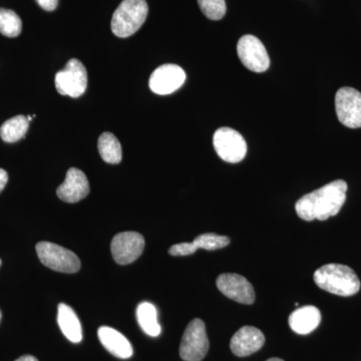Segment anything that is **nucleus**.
I'll use <instances>...</instances> for the list:
<instances>
[{
  "mask_svg": "<svg viewBox=\"0 0 361 361\" xmlns=\"http://www.w3.org/2000/svg\"><path fill=\"white\" fill-rule=\"evenodd\" d=\"M265 343V336L260 329L244 326L233 336L230 348L235 355L245 357L257 353Z\"/></svg>",
  "mask_w": 361,
  "mask_h": 361,
  "instance_id": "obj_14",
  "label": "nucleus"
},
{
  "mask_svg": "<svg viewBox=\"0 0 361 361\" xmlns=\"http://www.w3.org/2000/svg\"><path fill=\"white\" fill-rule=\"evenodd\" d=\"M90 193L87 176L77 168H71L66 173L65 182L56 190L59 198L66 203H77Z\"/></svg>",
  "mask_w": 361,
  "mask_h": 361,
  "instance_id": "obj_13",
  "label": "nucleus"
},
{
  "mask_svg": "<svg viewBox=\"0 0 361 361\" xmlns=\"http://www.w3.org/2000/svg\"><path fill=\"white\" fill-rule=\"evenodd\" d=\"M1 311H0V322H1Z\"/></svg>",
  "mask_w": 361,
  "mask_h": 361,
  "instance_id": "obj_31",
  "label": "nucleus"
},
{
  "mask_svg": "<svg viewBox=\"0 0 361 361\" xmlns=\"http://www.w3.org/2000/svg\"><path fill=\"white\" fill-rule=\"evenodd\" d=\"M288 322L294 332L300 336H306L319 326L322 313L315 306H303L291 313Z\"/></svg>",
  "mask_w": 361,
  "mask_h": 361,
  "instance_id": "obj_16",
  "label": "nucleus"
},
{
  "mask_svg": "<svg viewBox=\"0 0 361 361\" xmlns=\"http://www.w3.org/2000/svg\"><path fill=\"white\" fill-rule=\"evenodd\" d=\"M99 155L109 164H118L122 161V146L111 133H104L99 135L97 142Z\"/></svg>",
  "mask_w": 361,
  "mask_h": 361,
  "instance_id": "obj_19",
  "label": "nucleus"
},
{
  "mask_svg": "<svg viewBox=\"0 0 361 361\" xmlns=\"http://www.w3.org/2000/svg\"><path fill=\"white\" fill-rule=\"evenodd\" d=\"M213 144L218 156L227 163H239L246 157L245 140L240 133L231 128H220L216 130Z\"/></svg>",
  "mask_w": 361,
  "mask_h": 361,
  "instance_id": "obj_7",
  "label": "nucleus"
},
{
  "mask_svg": "<svg viewBox=\"0 0 361 361\" xmlns=\"http://www.w3.org/2000/svg\"><path fill=\"white\" fill-rule=\"evenodd\" d=\"M0 266H1V260H0Z\"/></svg>",
  "mask_w": 361,
  "mask_h": 361,
  "instance_id": "obj_32",
  "label": "nucleus"
},
{
  "mask_svg": "<svg viewBox=\"0 0 361 361\" xmlns=\"http://www.w3.org/2000/svg\"><path fill=\"white\" fill-rule=\"evenodd\" d=\"M26 118H27L28 122H30V121H32L33 116H26Z\"/></svg>",
  "mask_w": 361,
  "mask_h": 361,
  "instance_id": "obj_29",
  "label": "nucleus"
},
{
  "mask_svg": "<svg viewBox=\"0 0 361 361\" xmlns=\"http://www.w3.org/2000/svg\"><path fill=\"white\" fill-rule=\"evenodd\" d=\"M313 278L319 288L336 295L353 296L360 289V278L346 265H323L315 271Z\"/></svg>",
  "mask_w": 361,
  "mask_h": 361,
  "instance_id": "obj_2",
  "label": "nucleus"
},
{
  "mask_svg": "<svg viewBox=\"0 0 361 361\" xmlns=\"http://www.w3.org/2000/svg\"><path fill=\"white\" fill-rule=\"evenodd\" d=\"M145 239L137 232H122L111 240V252L118 264L127 265L142 255Z\"/></svg>",
  "mask_w": 361,
  "mask_h": 361,
  "instance_id": "obj_10",
  "label": "nucleus"
},
{
  "mask_svg": "<svg viewBox=\"0 0 361 361\" xmlns=\"http://www.w3.org/2000/svg\"><path fill=\"white\" fill-rule=\"evenodd\" d=\"M27 118L25 116H16L7 120L0 128V137L6 142H16L23 139L28 130Z\"/></svg>",
  "mask_w": 361,
  "mask_h": 361,
  "instance_id": "obj_20",
  "label": "nucleus"
},
{
  "mask_svg": "<svg viewBox=\"0 0 361 361\" xmlns=\"http://www.w3.org/2000/svg\"><path fill=\"white\" fill-rule=\"evenodd\" d=\"M58 323L61 332L68 341L78 343L82 339V325L75 311L65 303H61L58 308Z\"/></svg>",
  "mask_w": 361,
  "mask_h": 361,
  "instance_id": "obj_17",
  "label": "nucleus"
},
{
  "mask_svg": "<svg viewBox=\"0 0 361 361\" xmlns=\"http://www.w3.org/2000/svg\"><path fill=\"white\" fill-rule=\"evenodd\" d=\"M241 63L254 73H264L269 68L270 59L264 44L254 35H243L237 44Z\"/></svg>",
  "mask_w": 361,
  "mask_h": 361,
  "instance_id": "obj_9",
  "label": "nucleus"
},
{
  "mask_svg": "<svg viewBox=\"0 0 361 361\" xmlns=\"http://www.w3.org/2000/svg\"><path fill=\"white\" fill-rule=\"evenodd\" d=\"M37 253L40 262L61 273H75L80 269V261L73 251L51 242H39Z\"/></svg>",
  "mask_w": 361,
  "mask_h": 361,
  "instance_id": "obj_4",
  "label": "nucleus"
},
{
  "mask_svg": "<svg viewBox=\"0 0 361 361\" xmlns=\"http://www.w3.org/2000/svg\"><path fill=\"white\" fill-rule=\"evenodd\" d=\"M97 336L104 348L116 357L127 360L134 353L130 342L121 332L116 331L111 327H99L97 330Z\"/></svg>",
  "mask_w": 361,
  "mask_h": 361,
  "instance_id": "obj_15",
  "label": "nucleus"
},
{
  "mask_svg": "<svg viewBox=\"0 0 361 361\" xmlns=\"http://www.w3.org/2000/svg\"><path fill=\"white\" fill-rule=\"evenodd\" d=\"M198 250L194 242H185V243L176 244L169 249V254L172 256L192 255Z\"/></svg>",
  "mask_w": 361,
  "mask_h": 361,
  "instance_id": "obj_24",
  "label": "nucleus"
},
{
  "mask_svg": "<svg viewBox=\"0 0 361 361\" xmlns=\"http://www.w3.org/2000/svg\"><path fill=\"white\" fill-rule=\"evenodd\" d=\"M202 13L211 20H220L224 18L227 7L225 0H198Z\"/></svg>",
  "mask_w": 361,
  "mask_h": 361,
  "instance_id": "obj_23",
  "label": "nucleus"
},
{
  "mask_svg": "<svg viewBox=\"0 0 361 361\" xmlns=\"http://www.w3.org/2000/svg\"><path fill=\"white\" fill-rule=\"evenodd\" d=\"M16 361H39L37 357L32 355H23L20 356V358H18Z\"/></svg>",
  "mask_w": 361,
  "mask_h": 361,
  "instance_id": "obj_27",
  "label": "nucleus"
},
{
  "mask_svg": "<svg viewBox=\"0 0 361 361\" xmlns=\"http://www.w3.org/2000/svg\"><path fill=\"white\" fill-rule=\"evenodd\" d=\"M149 6L146 0H123L111 18V32L118 37H129L146 21Z\"/></svg>",
  "mask_w": 361,
  "mask_h": 361,
  "instance_id": "obj_3",
  "label": "nucleus"
},
{
  "mask_svg": "<svg viewBox=\"0 0 361 361\" xmlns=\"http://www.w3.org/2000/svg\"><path fill=\"white\" fill-rule=\"evenodd\" d=\"M42 8L47 11H52L58 7L59 0H37Z\"/></svg>",
  "mask_w": 361,
  "mask_h": 361,
  "instance_id": "obj_25",
  "label": "nucleus"
},
{
  "mask_svg": "<svg viewBox=\"0 0 361 361\" xmlns=\"http://www.w3.org/2000/svg\"><path fill=\"white\" fill-rule=\"evenodd\" d=\"M193 242L198 249L214 251L229 245L230 238L227 236L214 234V233H205L197 237Z\"/></svg>",
  "mask_w": 361,
  "mask_h": 361,
  "instance_id": "obj_22",
  "label": "nucleus"
},
{
  "mask_svg": "<svg viewBox=\"0 0 361 361\" xmlns=\"http://www.w3.org/2000/svg\"><path fill=\"white\" fill-rule=\"evenodd\" d=\"M54 82L56 90L63 96H82L87 87V71L82 61L71 59L66 68L56 73Z\"/></svg>",
  "mask_w": 361,
  "mask_h": 361,
  "instance_id": "obj_6",
  "label": "nucleus"
},
{
  "mask_svg": "<svg viewBox=\"0 0 361 361\" xmlns=\"http://www.w3.org/2000/svg\"><path fill=\"white\" fill-rule=\"evenodd\" d=\"M23 30L20 16L11 9L0 8V33L7 37H16Z\"/></svg>",
  "mask_w": 361,
  "mask_h": 361,
  "instance_id": "obj_21",
  "label": "nucleus"
},
{
  "mask_svg": "<svg viewBox=\"0 0 361 361\" xmlns=\"http://www.w3.org/2000/svg\"><path fill=\"white\" fill-rule=\"evenodd\" d=\"M209 350L205 323L203 320H192L188 324L180 345V356L185 361H201Z\"/></svg>",
  "mask_w": 361,
  "mask_h": 361,
  "instance_id": "obj_5",
  "label": "nucleus"
},
{
  "mask_svg": "<svg viewBox=\"0 0 361 361\" xmlns=\"http://www.w3.org/2000/svg\"><path fill=\"white\" fill-rule=\"evenodd\" d=\"M267 361H284V360H280V358L274 357V358H270V360H268Z\"/></svg>",
  "mask_w": 361,
  "mask_h": 361,
  "instance_id": "obj_28",
  "label": "nucleus"
},
{
  "mask_svg": "<svg viewBox=\"0 0 361 361\" xmlns=\"http://www.w3.org/2000/svg\"><path fill=\"white\" fill-rule=\"evenodd\" d=\"M336 111L342 125L349 129L361 128V92L349 87L337 90Z\"/></svg>",
  "mask_w": 361,
  "mask_h": 361,
  "instance_id": "obj_8",
  "label": "nucleus"
},
{
  "mask_svg": "<svg viewBox=\"0 0 361 361\" xmlns=\"http://www.w3.org/2000/svg\"><path fill=\"white\" fill-rule=\"evenodd\" d=\"M294 305H295V306H296V307H298V306H299V303H298V302H296L295 304H294Z\"/></svg>",
  "mask_w": 361,
  "mask_h": 361,
  "instance_id": "obj_30",
  "label": "nucleus"
},
{
  "mask_svg": "<svg viewBox=\"0 0 361 361\" xmlns=\"http://www.w3.org/2000/svg\"><path fill=\"white\" fill-rule=\"evenodd\" d=\"M7 182H8V175L4 169H0V192L6 188Z\"/></svg>",
  "mask_w": 361,
  "mask_h": 361,
  "instance_id": "obj_26",
  "label": "nucleus"
},
{
  "mask_svg": "<svg viewBox=\"0 0 361 361\" xmlns=\"http://www.w3.org/2000/svg\"><path fill=\"white\" fill-rule=\"evenodd\" d=\"M348 183L336 180L304 195L295 204L297 215L304 221H325L337 215L346 200Z\"/></svg>",
  "mask_w": 361,
  "mask_h": 361,
  "instance_id": "obj_1",
  "label": "nucleus"
},
{
  "mask_svg": "<svg viewBox=\"0 0 361 361\" xmlns=\"http://www.w3.org/2000/svg\"><path fill=\"white\" fill-rule=\"evenodd\" d=\"M137 319L145 334L152 337L160 336L161 326L158 322V312L153 304L140 303L137 308Z\"/></svg>",
  "mask_w": 361,
  "mask_h": 361,
  "instance_id": "obj_18",
  "label": "nucleus"
},
{
  "mask_svg": "<svg viewBox=\"0 0 361 361\" xmlns=\"http://www.w3.org/2000/svg\"><path fill=\"white\" fill-rule=\"evenodd\" d=\"M218 289L226 297L243 304H253L255 292L253 286L245 277L235 273H224L216 280Z\"/></svg>",
  "mask_w": 361,
  "mask_h": 361,
  "instance_id": "obj_12",
  "label": "nucleus"
},
{
  "mask_svg": "<svg viewBox=\"0 0 361 361\" xmlns=\"http://www.w3.org/2000/svg\"><path fill=\"white\" fill-rule=\"evenodd\" d=\"M186 73L179 66L163 65L159 66L149 78V89L157 94L165 96L175 92L184 85Z\"/></svg>",
  "mask_w": 361,
  "mask_h": 361,
  "instance_id": "obj_11",
  "label": "nucleus"
}]
</instances>
